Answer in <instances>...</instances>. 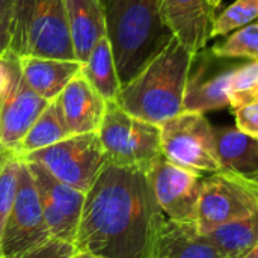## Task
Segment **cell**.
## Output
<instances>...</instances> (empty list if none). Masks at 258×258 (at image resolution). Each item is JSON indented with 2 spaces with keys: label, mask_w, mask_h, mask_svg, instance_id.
<instances>
[{
  "label": "cell",
  "mask_w": 258,
  "mask_h": 258,
  "mask_svg": "<svg viewBox=\"0 0 258 258\" xmlns=\"http://www.w3.org/2000/svg\"><path fill=\"white\" fill-rule=\"evenodd\" d=\"M165 218L145 171L106 163L85 194L73 245L106 258H153Z\"/></svg>",
  "instance_id": "6da1fadb"
},
{
  "label": "cell",
  "mask_w": 258,
  "mask_h": 258,
  "mask_svg": "<svg viewBox=\"0 0 258 258\" xmlns=\"http://www.w3.org/2000/svg\"><path fill=\"white\" fill-rule=\"evenodd\" d=\"M106 36L121 88L174 38L162 17V0H103Z\"/></svg>",
  "instance_id": "7a4b0ae2"
},
{
  "label": "cell",
  "mask_w": 258,
  "mask_h": 258,
  "mask_svg": "<svg viewBox=\"0 0 258 258\" xmlns=\"http://www.w3.org/2000/svg\"><path fill=\"white\" fill-rule=\"evenodd\" d=\"M195 54L175 36L119 91L116 103L132 116L162 125L181 113Z\"/></svg>",
  "instance_id": "3957f363"
},
{
  "label": "cell",
  "mask_w": 258,
  "mask_h": 258,
  "mask_svg": "<svg viewBox=\"0 0 258 258\" xmlns=\"http://www.w3.org/2000/svg\"><path fill=\"white\" fill-rule=\"evenodd\" d=\"M9 51L17 57L36 56L74 60L65 0H15Z\"/></svg>",
  "instance_id": "277c9868"
},
{
  "label": "cell",
  "mask_w": 258,
  "mask_h": 258,
  "mask_svg": "<svg viewBox=\"0 0 258 258\" xmlns=\"http://www.w3.org/2000/svg\"><path fill=\"white\" fill-rule=\"evenodd\" d=\"M98 136L110 165L148 172L163 156L160 127L132 116L116 101H107Z\"/></svg>",
  "instance_id": "5b68a950"
},
{
  "label": "cell",
  "mask_w": 258,
  "mask_h": 258,
  "mask_svg": "<svg viewBox=\"0 0 258 258\" xmlns=\"http://www.w3.org/2000/svg\"><path fill=\"white\" fill-rule=\"evenodd\" d=\"M41 165L56 180L86 194L107 163L98 132L73 135L23 157Z\"/></svg>",
  "instance_id": "8992f818"
},
{
  "label": "cell",
  "mask_w": 258,
  "mask_h": 258,
  "mask_svg": "<svg viewBox=\"0 0 258 258\" xmlns=\"http://www.w3.org/2000/svg\"><path fill=\"white\" fill-rule=\"evenodd\" d=\"M162 154L171 163L203 175L218 172L213 125L204 113L183 110L160 125Z\"/></svg>",
  "instance_id": "52a82bcc"
},
{
  "label": "cell",
  "mask_w": 258,
  "mask_h": 258,
  "mask_svg": "<svg viewBox=\"0 0 258 258\" xmlns=\"http://www.w3.org/2000/svg\"><path fill=\"white\" fill-rule=\"evenodd\" d=\"M258 212V180L228 171L203 178L197 207V228L207 233L222 224Z\"/></svg>",
  "instance_id": "ba28073f"
},
{
  "label": "cell",
  "mask_w": 258,
  "mask_h": 258,
  "mask_svg": "<svg viewBox=\"0 0 258 258\" xmlns=\"http://www.w3.org/2000/svg\"><path fill=\"white\" fill-rule=\"evenodd\" d=\"M50 240L51 236L45 224L35 181L27 163L21 160L17 195L3 231L0 257L21 255Z\"/></svg>",
  "instance_id": "9c48e42d"
},
{
  "label": "cell",
  "mask_w": 258,
  "mask_h": 258,
  "mask_svg": "<svg viewBox=\"0 0 258 258\" xmlns=\"http://www.w3.org/2000/svg\"><path fill=\"white\" fill-rule=\"evenodd\" d=\"M3 60L8 83L0 109V148L15 153L24 135L50 101L29 88L20 68V59L14 53L8 51Z\"/></svg>",
  "instance_id": "30bf717a"
},
{
  "label": "cell",
  "mask_w": 258,
  "mask_h": 258,
  "mask_svg": "<svg viewBox=\"0 0 258 258\" xmlns=\"http://www.w3.org/2000/svg\"><path fill=\"white\" fill-rule=\"evenodd\" d=\"M147 177L159 207L169 221L197 225L201 175L186 171L162 156L150 168Z\"/></svg>",
  "instance_id": "8fae6325"
},
{
  "label": "cell",
  "mask_w": 258,
  "mask_h": 258,
  "mask_svg": "<svg viewBox=\"0 0 258 258\" xmlns=\"http://www.w3.org/2000/svg\"><path fill=\"white\" fill-rule=\"evenodd\" d=\"M26 163L35 181L51 239L73 243L83 210L85 194L56 180L41 165Z\"/></svg>",
  "instance_id": "7c38bea8"
},
{
  "label": "cell",
  "mask_w": 258,
  "mask_h": 258,
  "mask_svg": "<svg viewBox=\"0 0 258 258\" xmlns=\"http://www.w3.org/2000/svg\"><path fill=\"white\" fill-rule=\"evenodd\" d=\"M222 0H162V17L172 35L194 54L212 39Z\"/></svg>",
  "instance_id": "4fadbf2b"
},
{
  "label": "cell",
  "mask_w": 258,
  "mask_h": 258,
  "mask_svg": "<svg viewBox=\"0 0 258 258\" xmlns=\"http://www.w3.org/2000/svg\"><path fill=\"white\" fill-rule=\"evenodd\" d=\"M54 101L71 136L98 132L107 101L82 73L70 80Z\"/></svg>",
  "instance_id": "5bb4252c"
},
{
  "label": "cell",
  "mask_w": 258,
  "mask_h": 258,
  "mask_svg": "<svg viewBox=\"0 0 258 258\" xmlns=\"http://www.w3.org/2000/svg\"><path fill=\"white\" fill-rule=\"evenodd\" d=\"M65 11L76 59L83 63L94 45L106 36L103 0H65Z\"/></svg>",
  "instance_id": "9a60e30c"
},
{
  "label": "cell",
  "mask_w": 258,
  "mask_h": 258,
  "mask_svg": "<svg viewBox=\"0 0 258 258\" xmlns=\"http://www.w3.org/2000/svg\"><path fill=\"white\" fill-rule=\"evenodd\" d=\"M20 59V68L29 88L42 98L53 101L60 91L82 70V62L54 57L24 56Z\"/></svg>",
  "instance_id": "2e32d148"
},
{
  "label": "cell",
  "mask_w": 258,
  "mask_h": 258,
  "mask_svg": "<svg viewBox=\"0 0 258 258\" xmlns=\"http://www.w3.org/2000/svg\"><path fill=\"white\" fill-rule=\"evenodd\" d=\"M221 171L258 180V141L237 127H213Z\"/></svg>",
  "instance_id": "e0dca14e"
},
{
  "label": "cell",
  "mask_w": 258,
  "mask_h": 258,
  "mask_svg": "<svg viewBox=\"0 0 258 258\" xmlns=\"http://www.w3.org/2000/svg\"><path fill=\"white\" fill-rule=\"evenodd\" d=\"M209 62L206 60L197 73L189 74L184 91L183 109L187 112L206 113L231 107L228 97V85L233 68H222L218 74L207 76Z\"/></svg>",
  "instance_id": "ac0fdd59"
},
{
  "label": "cell",
  "mask_w": 258,
  "mask_h": 258,
  "mask_svg": "<svg viewBox=\"0 0 258 258\" xmlns=\"http://www.w3.org/2000/svg\"><path fill=\"white\" fill-rule=\"evenodd\" d=\"M156 252L163 258H221L195 224H178L168 218L162 225Z\"/></svg>",
  "instance_id": "d6986e66"
},
{
  "label": "cell",
  "mask_w": 258,
  "mask_h": 258,
  "mask_svg": "<svg viewBox=\"0 0 258 258\" xmlns=\"http://www.w3.org/2000/svg\"><path fill=\"white\" fill-rule=\"evenodd\" d=\"M204 236L216 248L221 258H248L258 246V212L222 224Z\"/></svg>",
  "instance_id": "ffe728a7"
},
{
  "label": "cell",
  "mask_w": 258,
  "mask_h": 258,
  "mask_svg": "<svg viewBox=\"0 0 258 258\" xmlns=\"http://www.w3.org/2000/svg\"><path fill=\"white\" fill-rule=\"evenodd\" d=\"M80 73L106 101H116L121 91V83L107 36H103L94 45L88 59L82 63Z\"/></svg>",
  "instance_id": "44dd1931"
},
{
  "label": "cell",
  "mask_w": 258,
  "mask_h": 258,
  "mask_svg": "<svg viewBox=\"0 0 258 258\" xmlns=\"http://www.w3.org/2000/svg\"><path fill=\"white\" fill-rule=\"evenodd\" d=\"M71 136L60 118L59 109L56 106V101H50L48 106L44 109V112L38 116V119L33 122V125L29 128V132L24 135L21 142L18 144L15 150V156L23 159L24 156L47 148L50 145H54L63 139Z\"/></svg>",
  "instance_id": "7402d4cb"
},
{
  "label": "cell",
  "mask_w": 258,
  "mask_h": 258,
  "mask_svg": "<svg viewBox=\"0 0 258 258\" xmlns=\"http://www.w3.org/2000/svg\"><path fill=\"white\" fill-rule=\"evenodd\" d=\"M212 51L216 57L221 59H258V23H249L240 29L233 30L221 44H216Z\"/></svg>",
  "instance_id": "603a6c76"
},
{
  "label": "cell",
  "mask_w": 258,
  "mask_h": 258,
  "mask_svg": "<svg viewBox=\"0 0 258 258\" xmlns=\"http://www.w3.org/2000/svg\"><path fill=\"white\" fill-rule=\"evenodd\" d=\"M20 165L21 159L14 153H5L0 156V246L3 231L17 195Z\"/></svg>",
  "instance_id": "cb8c5ba5"
},
{
  "label": "cell",
  "mask_w": 258,
  "mask_h": 258,
  "mask_svg": "<svg viewBox=\"0 0 258 258\" xmlns=\"http://www.w3.org/2000/svg\"><path fill=\"white\" fill-rule=\"evenodd\" d=\"M258 95V59L251 60L245 65L234 67L230 85L228 97L233 109L245 106L255 101Z\"/></svg>",
  "instance_id": "d4e9b609"
},
{
  "label": "cell",
  "mask_w": 258,
  "mask_h": 258,
  "mask_svg": "<svg viewBox=\"0 0 258 258\" xmlns=\"http://www.w3.org/2000/svg\"><path fill=\"white\" fill-rule=\"evenodd\" d=\"M254 20H258V0H236L216 17L212 38L227 36Z\"/></svg>",
  "instance_id": "484cf974"
},
{
  "label": "cell",
  "mask_w": 258,
  "mask_h": 258,
  "mask_svg": "<svg viewBox=\"0 0 258 258\" xmlns=\"http://www.w3.org/2000/svg\"><path fill=\"white\" fill-rule=\"evenodd\" d=\"M15 21V0H0V57L11 47Z\"/></svg>",
  "instance_id": "4316f807"
},
{
  "label": "cell",
  "mask_w": 258,
  "mask_h": 258,
  "mask_svg": "<svg viewBox=\"0 0 258 258\" xmlns=\"http://www.w3.org/2000/svg\"><path fill=\"white\" fill-rule=\"evenodd\" d=\"M74 249H76L74 245L70 243V242L51 239L45 245H42V246H39L36 249H32L29 252H24L21 255L0 258H70L71 254L74 252Z\"/></svg>",
  "instance_id": "83f0119b"
},
{
  "label": "cell",
  "mask_w": 258,
  "mask_h": 258,
  "mask_svg": "<svg viewBox=\"0 0 258 258\" xmlns=\"http://www.w3.org/2000/svg\"><path fill=\"white\" fill-rule=\"evenodd\" d=\"M234 110L236 127L258 141V101L248 103Z\"/></svg>",
  "instance_id": "f1b7e54d"
},
{
  "label": "cell",
  "mask_w": 258,
  "mask_h": 258,
  "mask_svg": "<svg viewBox=\"0 0 258 258\" xmlns=\"http://www.w3.org/2000/svg\"><path fill=\"white\" fill-rule=\"evenodd\" d=\"M6 83H8V71H6V65H5L3 57H0V109H2L3 97H5Z\"/></svg>",
  "instance_id": "f546056e"
},
{
  "label": "cell",
  "mask_w": 258,
  "mask_h": 258,
  "mask_svg": "<svg viewBox=\"0 0 258 258\" xmlns=\"http://www.w3.org/2000/svg\"><path fill=\"white\" fill-rule=\"evenodd\" d=\"M70 258H106L103 255H98V254H94V252H89V251H79V249H74V252L71 254Z\"/></svg>",
  "instance_id": "4dcf8cb0"
},
{
  "label": "cell",
  "mask_w": 258,
  "mask_h": 258,
  "mask_svg": "<svg viewBox=\"0 0 258 258\" xmlns=\"http://www.w3.org/2000/svg\"><path fill=\"white\" fill-rule=\"evenodd\" d=\"M248 258H258V246L254 249V252H252V254H251Z\"/></svg>",
  "instance_id": "1f68e13d"
},
{
  "label": "cell",
  "mask_w": 258,
  "mask_h": 258,
  "mask_svg": "<svg viewBox=\"0 0 258 258\" xmlns=\"http://www.w3.org/2000/svg\"><path fill=\"white\" fill-rule=\"evenodd\" d=\"M153 258H163V257H162V255H159V254L156 252V255H154V257H153Z\"/></svg>",
  "instance_id": "d6a6232c"
},
{
  "label": "cell",
  "mask_w": 258,
  "mask_h": 258,
  "mask_svg": "<svg viewBox=\"0 0 258 258\" xmlns=\"http://www.w3.org/2000/svg\"><path fill=\"white\" fill-rule=\"evenodd\" d=\"M255 101H258V95H257V98H255Z\"/></svg>",
  "instance_id": "836d02e7"
}]
</instances>
